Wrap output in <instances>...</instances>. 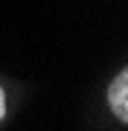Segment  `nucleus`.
<instances>
[{
	"label": "nucleus",
	"mask_w": 128,
	"mask_h": 131,
	"mask_svg": "<svg viewBox=\"0 0 128 131\" xmlns=\"http://www.w3.org/2000/svg\"><path fill=\"white\" fill-rule=\"evenodd\" d=\"M3 111H6V103H3V91H0V117H3Z\"/></svg>",
	"instance_id": "f03ea898"
},
{
	"label": "nucleus",
	"mask_w": 128,
	"mask_h": 131,
	"mask_svg": "<svg viewBox=\"0 0 128 131\" xmlns=\"http://www.w3.org/2000/svg\"><path fill=\"white\" fill-rule=\"evenodd\" d=\"M125 80H128V77H125V71H122V74L117 77L114 91H111V94H114V103H117V114H120L122 120H125Z\"/></svg>",
	"instance_id": "f257e3e1"
}]
</instances>
